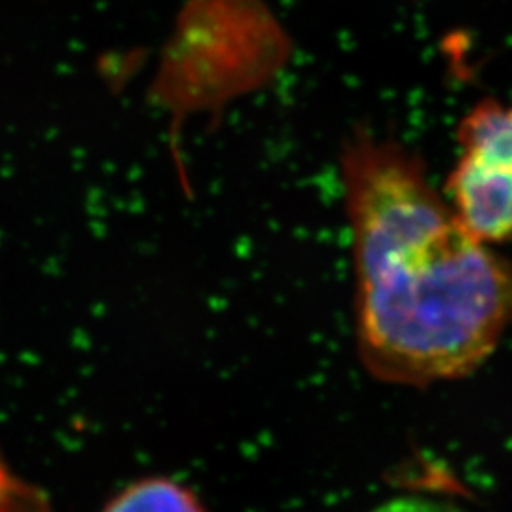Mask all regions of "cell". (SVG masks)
Masks as SVG:
<instances>
[{"label":"cell","instance_id":"obj_1","mask_svg":"<svg viewBox=\"0 0 512 512\" xmlns=\"http://www.w3.org/2000/svg\"><path fill=\"white\" fill-rule=\"evenodd\" d=\"M342 179L366 370L414 387L473 374L512 323L511 262L465 228L399 141L357 129Z\"/></svg>","mask_w":512,"mask_h":512},{"label":"cell","instance_id":"obj_2","mask_svg":"<svg viewBox=\"0 0 512 512\" xmlns=\"http://www.w3.org/2000/svg\"><path fill=\"white\" fill-rule=\"evenodd\" d=\"M458 147L446 202L480 241H512V103L478 101L459 122Z\"/></svg>","mask_w":512,"mask_h":512},{"label":"cell","instance_id":"obj_3","mask_svg":"<svg viewBox=\"0 0 512 512\" xmlns=\"http://www.w3.org/2000/svg\"><path fill=\"white\" fill-rule=\"evenodd\" d=\"M103 512H205L192 490L169 478H143L112 497Z\"/></svg>","mask_w":512,"mask_h":512},{"label":"cell","instance_id":"obj_4","mask_svg":"<svg viewBox=\"0 0 512 512\" xmlns=\"http://www.w3.org/2000/svg\"><path fill=\"white\" fill-rule=\"evenodd\" d=\"M372 512H456L450 507H444L437 501L423 497H395L385 501L384 505L376 507Z\"/></svg>","mask_w":512,"mask_h":512}]
</instances>
